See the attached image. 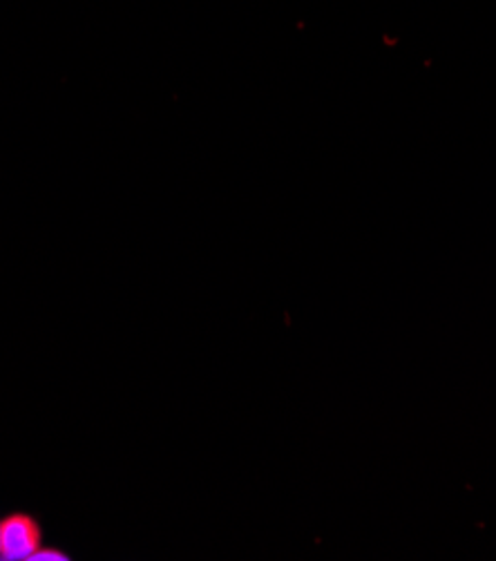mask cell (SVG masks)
Segmentation results:
<instances>
[{
    "mask_svg": "<svg viewBox=\"0 0 496 561\" xmlns=\"http://www.w3.org/2000/svg\"><path fill=\"white\" fill-rule=\"evenodd\" d=\"M43 546L41 526L27 515H12L0 522V559L30 561Z\"/></svg>",
    "mask_w": 496,
    "mask_h": 561,
    "instance_id": "obj_1",
    "label": "cell"
},
{
    "mask_svg": "<svg viewBox=\"0 0 496 561\" xmlns=\"http://www.w3.org/2000/svg\"><path fill=\"white\" fill-rule=\"evenodd\" d=\"M70 557L66 554V552H61V550H51V548H38L34 554H32V559L30 561H68Z\"/></svg>",
    "mask_w": 496,
    "mask_h": 561,
    "instance_id": "obj_2",
    "label": "cell"
}]
</instances>
